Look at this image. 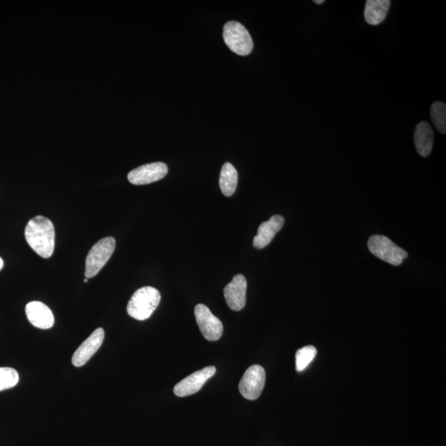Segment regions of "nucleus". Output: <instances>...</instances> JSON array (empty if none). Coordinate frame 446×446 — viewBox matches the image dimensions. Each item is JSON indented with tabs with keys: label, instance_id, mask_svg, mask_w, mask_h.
I'll return each mask as SVG.
<instances>
[{
	"label": "nucleus",
	"instance_id": "nucleus-1",
	"mask_svg": "<svg viewBox=\"0 0 446 446\" xmlns=\"http://www.w3.org/2000/svg\"><path fill=\"white\" fill-rule=\"evenodd\" d=\"M25 238L31 248L43 258L53 256L55 249L53 223L43 216L31 219L25 228Z\"/></svg>",
	"mask_w": 446,
	"mask_h": 446
},
{
	"label": "nucleus",
	"instance_id": "nucleus-11",
	"mask_svg": "<svg viewBox=\"0 0 446 446\" xmlns=\"http://www.w3.org/2000/svg\"><path fill=\"white\" fill-rule=\"evenodd\" d=\"M247 282L242 274H237L224 288L226 302L233 311H240L245 308L247 303Z\"/></svg>",
	"mask_w": 446,
	"mask_h": 446
},
{
	"label": "nucleus",
	"instance_id": "nucleus-10",
	"mask_svg": "<svg viewBox=\"0 0 446 446\" xmlns=\"http://www.w3.org/2000/svg\"><path fill=\"white\" fill-rule=\"evenodd\" d=\"M103 340H105V331L103 328H98L93 331L76 351L72 357V364L76 367L85 365L100 348Z\"/></svg>",
	"mask_w": 446,
	"mask_h": 446
},
{
	"label": "nucleus",
	"instance_id": "nucleus-15",
	"mask_svg": "<svg viewBox=\"0 0 446 446\" xmlns=\"http://www.w3.org/2000/svg\"><path fill=\"white\" fill-rule=\"evenodd\" d=\"M391 2L388 0H368L365 9V19L370 25L376 26L385 20Z\"/></svg>",
	"mask_w": 446,
	"mask_h": 446
},
{
	"label": "nucleus",
	"instance_id": "nucleus-7",
	"mask_svg": "<svg viewBox=\"0 0 446 446\" xmlns=\"http://www.w3.org/2000/svg\"><path fill=\"white\" fill-rule=\"evenodd\" d=\"M195 319L202 335L210 341H219L223 333L222 321L204 304H198L195 309Z\"/></svg>",
	"mask_w": 446,
	"mask_h": 446
},
{
	"label": "nucleus",
	"instance_id": "nucleus-6",
	"mask_svg": "<svg viewBox=\"0 0 446 446\" xmlns=\"http://www.w3.org/2000/svg\"><path fill=\"white\" fill-rule=\"evenodd\" d=\"M266 385V371L259 365L248 368L239 383L242 395L248 400H256L263 392Z\"/></svg>",
	"mask_w": 446,
	"mask_h": 446
},
{
	"label": "nucleus",
	"instance_id": "nucleus-20",
	"mask_svg": "<svg viewBox=\"0 0 446 446\" xmlns=\"http://www.w3.org/2000/svg\"><path fill=\"white\" fill-rule=\"evenodd\" d=\"M3 267H4V261H3V259L0 257V271H1Z\"/></svg>",
	"mask_w": 446,
	"mask_h": 446
},
{
	"label": "nucleus",
	"instance_id": "nucleus-17",
	"mask_svg": "<svg viewBox=\"0 0 446 446\" xmlns=\"http://www.w3.org/2000/svg\"><path fill=\"white\" fill-rule=\"evenodd\" d=\"M430 116L435 128L440 133H446V105L442 102H435L430 108Z\"/></svg>",
	"mask_w": 446,
	"mask_h": 446
},
{
	"label": "nucleus",
	"instance_id": "nucleus-4",
	"mask_svg": "<svg viewBox=\"0 0 446 446\" xmlns=\"http://www.w3.org/2000/svg\"><path fill=\"white\" fill-rule=\"evenodd\" d=\"M115 239L108 237L98 242L88 254L85 262V276L90 279L97 276L111 258L115 250Z\"/></svg>",
	"mask_w": 446,
	"mask_h": 446
},
{
	"label": "nucleus",
	"instance_id": "nucleus-18",
	"mask_svg": "<svg viewBox=\"0 0 446 446\" xmlns=\"http://www.w3.org/2000/svg\"><path fill=\"white\" fill-rule=\"evenodd\" d=\"M318 353L316 349L313 346H308L299 349L297 351L296 356V370L298 372L304 371L310 363L312 362Z\"/></svg>",
	"mask_w": 446,
	"mask_h": 446
},
{
	"label": "nucleus",
	"instance_id": "nucleus-22",
	"mask_svg": "<svg viewBox=\"0 0 446 446\" xmlns=\"http://www.w3.org/2000/svg\"><path fill=\"white\" fill-rule=\"evenodd\" d=\"M84 281H85V283H87V282H88V279H87V278H85V280H84Z\"/></svg>",
	"mask_w": 446,
	"mask_h": 446
},
{
	"label": "nucleus",
	"instance_id": "nucleus-2",
	"mask_svg": "<svg viewBox=\"0 0 446 446\" xmlns=\"http://www.w3.org/2000/svg\"><path fill=\"white\" fill-rule=\"evenodd\" d=\"M160 294L153 287H143L137 290L129 300L127 311L129 316L138 321L147 320L157 308Z\"/></svg>",
	"mask_w": 446,
	"mask_h": 446
},
{
	"label": "nucleus",
	"instance_id": "nucleus-13",
	"mask_svg": "<svg viewBox=\"0 0 446 446\" xmlns=\"http://www.w3.org/2000/svg\"><path fill=\"white\" fill-rule=\"evenodd\" d=\"M284 224V219L280 215H274L267 222H262L259 227L257 235L254 238L253 247L258 250L266 247L276 233L281 230Z\"/></svg>",
	"mask_w": 446,
	"mask_h": 446
},
{
	"label": "nucleus",
	"instance_id": "nucleus-21",
	"mask_svg": "<svg viewBox=\"0 0 446 446\" xmlns=\"http://www.w3.org/2000/svg\"><path fill=\"white\" fill-rule=\"evenodd\" d=\"M315 4H323V3H325L324 0H316V1H314Z\"/></svg>",
	"mask_w": 446,
	"mask_h": 446
},
{
	"label": "nucleus",
	"instance_id": "nucleus-8",
	"mask_svg": "<svg viewBox=\"0 0 446 446\" xmlns=\"http://www.w3.org/2000/svg\"><path fill=\"white\" fill-rule=\"evenodd\" d=\"M217 370L214 366L204 368L184 378L175 386L174 393L180 398L193 395L204 387L206 382L215 375Z\"/></svg>",
	"mask_w": 446,
	"mask_h": 446
},
{
	"label": "nucleus",
	"instance_id": "nucleus-9",
	"mask_svg": "<svg viewBox=\"0 0 446 446\" xmlns=\"http://www.w3.org/2000/svg\"><path fill=\"white\" fill-rule=\"evenodd\" d=\"M168 167L163 162H155L134 169L128 175L129 182L135 185H149L165 178Z\"/></svg>",
	"mask_w": 446,
	"mask_h": 446
},
{
	"label": "nucleus",
	"instance_id": "nucleus-3",
	"mask_svg": "<svg viewBox=\"0 0 446 446\" xmlns=\"http://www.w3.org/2000/svg\"><path fill=\"white\" fill-rule=\"evenodd\" d=\"M368 248L373 256L395 266H400L408 257L406 251L385 236H372L368 241Z\"/></svg>",
	"mask_w": 446,
	"mask_h": 446
},
{
	"label": "nucleus",
	"instance_id": "nucleus-16",
	"mask_svg": "<svg viewBox=\"0 0 446 446\" xmlns=\"http://www.w3.org/2000/svg\"><path fill=\"white\" fill-rule=\"evenodd\" d=\"M238 182V173L231 163L223 165L219 179L220 188L222 194L231 197L235 193Z\"/></svg>",
	"mask_w": 446,
	"mask_h": 446
},
{
	"label": "nucleus",
	"instance_id": "nucleus-19",
	"mask_svg": "<svg viewBox=\"0 0 446 446\" xmlns=\"http://www.w3.org/2000/svg\"><path fill=\"white\" fill-rule=\"evenodd\" d=\"M19 373L12 368H0V391L9 390L18 385Z\"/></svg>",
	"mask_w": 446,
	"mask_h": 446
},
{
	"label": "nucleus",
	"instance_id": "nucleus-12",
	"mask_svg": "<svg viewBox=\"0 0 446 446\" xmlns=\"http://www.w3.org/2000/svg\"><path fill=\"white\" fill-rule=\"evenodd\" d=\"M26 315L30 323L39 329L53 328L55 318L51 310L41 302L33 301L26 306Z\"/></svg>",
	"mask_w": 446,
	"mask_h": 446
},
{
	"label": "nucleus",
	"instance_id": "nucleus-14",
	"mask_svg": "<svg viewBox=\"0 0 446 446\" xmlns=\"http://www.w3.org/2000/svg\"><path fill=\"white\" fill-rule=\"evenodd\" d=\"M414 142L418 152L422 157H427L432 153L434 133L427 122H421L418 124L414 133Z\"/></svg>",
	"mask_w": 446,
	"mask_h": 446
},
{
	"label": "nucleus",
	"instance_id": "nucleus-5",
	"mask_svg": "<svg viewBox=\"0 0 446 446\" xmlns=\"http://www.w3.org/2000/svg\"><path fill=\"white\" fill-rule=\"evenodd\" d=\"M223 38L228 48L237 55L247 56L253 50V41L250 33L242 24L235 21L225 24Z\"/></svg>",
	"mask_w": 446,
	"mask_h": 446
}]
</instances>
